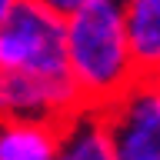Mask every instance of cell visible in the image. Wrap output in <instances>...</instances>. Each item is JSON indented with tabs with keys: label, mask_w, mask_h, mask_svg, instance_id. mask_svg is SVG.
I'll return each mask as SVG.
<instances>
[{
	"label": "cell",
	"mask_w": 160,
	"mask_h": 160,
	"mask_svg": "<svg viewBox=\"0 0 160 160\" xmlns=\"http://www.w3.org/2000/svg\"><path fill=\"white\" fill-rule=\"evenodd\" d=\"M67 60L90 110H107L143 80L130 47L123 0H90L67 17Z\"/></svg>",
	"instance_id": "6da1fadb"
},
{
	"label": "cell",
	"mask_w": 160,
	"mask_h": 160,
	"mask_svg": "<svg viewBox=\"0 0 160 160\" xmlns=\"http://www.w3.org/2000/svg\"><path fill=\"white\" fill-rule=\"evenodd\" d=\"M0 70L73 77L67 60V17L37 0H20L0 13Z\"/></svg>",
	"instance_id": "7a4b0ae2"
},
{
	"label": "cell",
	"mask_w": 160,
	"mask_h": 160,
	"mask_svg": "<svg viewBox=\"0 0 160 160\" xmlns=\"http://www.w3.org/2000/svg\"><path fill=\"white\" fill-rule=\"evenodd\" d=\"M0 107L3 120H50L67 123L87 110L73 77H33L0 70Z\"/></svg>",
	"instance_id": "3957f363"
},
{
	"label": "cell",
	"mask_w": 160,
	"mask_h": 160,
	"mask_svg": "<svg viewBox=\"0 0 160 160\" xmlns=\"http://www.w3.org/2000/svg\"><path fill=\"white\" fill-rule=\"evenodd\" d=\"M103 113L117 160H160V80H137Z\"/></svg>",
	"instance_id": "277c9868"
},
{
	"label": "cell",
	"mask_w": 160,
	"mask_h": 160,
	"mask_svg": "<svg viewBox=\"0 0 160 160\" xmlns=\"http://www.w3.org/2000/svg\"><path fill=\"white\" fill-rule=\"evenodd\" d=\"M63 123L50 120H3L0 160H57Z\"/></svg>",
	"instance_id": "5b68a950"
},
{
	"label": "cell",
	"mask_w": 160,
	"mask_h": 160,
	"mask_svg": "<svg viewBox=\"0 0 160 160\" xmlns=\"http://www.w3.org/2000/svg\"><path fill=\"white\" fill-rule=\"evenodd\" d=\"M57 160H117V147H113L107 113L87 107L73 120H67Z\"/></svg>",
	"instance_id": "8992f818"
},
{
	"label": "cell",
	"mask_w": 160,
	"mask_h": 160,
	"mask_svg": "<svg viewBox=\"0 0 160 160\" xmlns=\"http://www.w3.org/2000/svg\"><path fill=\"white\" fill-rule=\"evenodd\" d=\"M123 17L140 77L160 80V0H123Z\"/></svg>",
	"instance_id": "52a82bcc"
},
{
	"label": "cell",
	"mask_w": 160,
	"mask_h": 160,
	"mask_svg": "<svg viewBox=\"0 0 160 160\" xmlns=\"http://www.w3.org/2000/svg\"><path fill=\"white\" fill-rule=\"evenodd\" d=\"M37 3H43L47 10H53V13H60V17H73L80 7H87L90 0H37Z\"/></svg>",
	"instance_id": "ba28073f"
},
{
	"label": "cell",
	"mask_w": 160,
	"mask_h": 160,
	"mask_svg": "<svg viewBox=\"0 0 160 160\" xmlns=\"http://www.w3.org/2000/svg\"><path fill=\"white\" fill-rule=\"evenodd\" d=\"M13 3H20V0H0V13H7V10L13 7Z\"/></svg>",
	"instance_id": "9c48e42d"
}]
</instances>
